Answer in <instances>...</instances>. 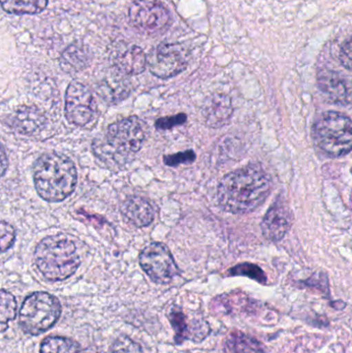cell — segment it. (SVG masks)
<instances>
[{
	"label": "cell",
	"instance_id": "obj_1",
	"mask_svg": "<svg viewBox=\"0 0 352 353\" xmlns=\"http://www.w3.org/2000/svg\"><path fill=\"white\" fill-rule=\"evenodd\" d=\"M270 175L260 165H249L223 176L217 199L225 211L246 214L256 211L272 191Z\"/></svg>",
	"mask_w": 352,
	"mask_h": 353
},
{
	"label": "cell",
	"instance_id": "obj_2",
	"mask_svg": "<svg viewBox=\"0 0 352 353\" xmlns=\"http://www.w3.org/2000/svg\"><path fill=\"white\" fill-rule=\"evenodd\" d=\"M146 136L145 122L132 116L111 124L105 134H99L93 142V152L107 167L119 169L132 161Z\"/></svg>",
	"mask_w": 352,
	"mask_h": 353
},
{
	"label": "cell",
	"instance_id": "obj_3",
	"mask_svg": "<svg viewBox=\"0 0 352 353\" xmlns=\"http://www.w3.org/2000/svg\"><path fill=\"white\" fill-rule=\"evenodd\" d=\"M33 181L41 199L58 203L72 194L78 173L70 157L61 153H45L33 165Z\"/></svg>",
	"mask_w": 352,
	"mask_h": 353
},
{
	"label": "cell",
	"instance_id": "obj_4",
	"mask_svg": "<svg viewBox=\"0 0 352 353\" xmlns=\"http://www.w3.org/2000/svg\"><path fill=\"white\" fill-rule=\"evenodd\" d=\"M34 261L41 275L50 281L72 277L81 263L76 245L61 234L43 239L35 247Z\"/></svg>",
	"mask_w": 352,
	"mask_h": 353
},
{
	"label": "cell",
	"instance_id": "obj_5",
	"mask_svg": "<svg viewBox=\"0 0 352 353\" xmlns=\"http://www.w3.org/2000/svg\"><path fill=\"white\" fill-rule=\"evenodd\" d=\"M316 146L328 157L337 159L352 150V121L337 112H327L320 116L313 126Z\"/></svg>",
	"mask_w": 352,
	"mask_h": 353
},
{
	"label": "cell",
	"instance_id": "obj_6",
	"mask_svg": "<svg viewBox=\"0 0 352 353\" xmlns=\"http://www.w3.org/2000/svg\"><path fill=\"white\" fill-rule=\"evenodd\" d=\"M61 315V305L53 294L45 292L29 294L19 312V323L25 333L39 336L53 327Z\"/></svg>",
	"mask_w": 352,
	"mask_h": 353
},
{
	"label": "cell",
	"instance_id": "obj_7",
	"mask_svg": "<svg viewBox=\"0 0 352 353\" xmlns=\"http://www.w3.org/2000/svg\"><path fill=\"white\" fill-rule=\"evenodd\" d=\"M138 259L143 271L155 283H169L179 273L171 251L163 243L153 242L147 245Z\"/></svg>",
	"mask_w": 352,
	"mask_h": 353
},
{
	"label": "cell",
	"instance_id": "obj_8",
	"mask_svg": "<svg viewBox=\"0 0 352 353\" xmlns=\"http://www.w3.org/2000/svg\"><path fill=\"white\" fill-rule=\"evenodd\" d=\"M188 61L189 53L180 43H161L148 56L149 70L161 79L177 76L187 68Z\"/></svg>",
	"mask_w": 352,
	"mask_h": 353
},
{
	"label": "cell",
	"instance_id": "obj_9",
	"mask_svg": "<svg viewBox=\"0 0 352 353\" xmlns=\"http://www.w3.org/2000/svg\"><path fill=\"white\" fill-rule=\"evenodd\" d=\"M130 19L136 28L149 34L167 30L172 21L167 8L151 0H136L130 8Z\"/></svg>",
	"mask_w": 352,
	"mask_h": 353
},
{
	"label": "cell",
	"instance_id": "obj_10",
	"mask_svg": "<svg viewBox=\"0 0 352 353\" xmlns=\"http://www.w3.org/2000/svg\"><path fill=\"white\" fill-rule=\"evenodd\" d=\"M94 114L92 93L86 85L74 81L68 87L65 94V117L70 124L87 125Z\"/></svg>",
	"mask_w": 352,
	"mask_h": 353
},
{
	"label": "cell",
	"instance_id": "obj_11",
	"mask_svg": "<svg viewBox=\"0 0 352 353\" xmlns=\"http://www.w3.org/2000/svg\"><path fill=\"white\" fill-rule=\"evenodd\" d=\"M293 225V213L282 197L271 205L262 222V234L267 240L278 242L287 236Z\"/></svg>",
	"mask_w": 352,
	"mask_h": 353
},
{
	"label": "cell",
	"instance_id": "obj_12",
	"mask_svg": "<svg viewBox=\"0 0 352 353\" xmlns=\"http://www.w3.org/2000/svg\"><path fill=\"white\" fill-rule=\"evenodd\" d=\"M47 123L45 114L35 105H21L10 117L12 130L23 136H33Z\"/></svg>",
	"mask_w": 352,
	"mask_h": 353
},
{
	"label": "cell",
	"instance_id": "obj_13",
	"mask_svg": "<svg viewBox=\"0 0 352 353\" xmlns=\"http://www.w3.org/2000/svg\"><path fill=\"white\" fill-rule=\"evenodd\" d=\"M231 99L225 94H213L205 101L202 108L203 117L211 128L227 125L233 115Z\"/></svg>",
	"mask_w": 352,
	"mask_h": 353
},
{
	"label": "cell",
	"instance_id": "obj_14",
	"mask_svg": "<svg viewBox=\"0 0 352 353\" xmlns=\"http://www.w3.org/2000/svg\"><path fill=\"white\" fill-rule=\"evenodd\" d=\"M121 214L128 223L136 228H146L154 220V209L144 197H128L121 205Z\"/></svg>",
	"mask_w": 352,
	"mask_h": 353
},
{
	"label": "cell",
	"instance_id": "obj_15",
	"mask_svg": "<svg viewBox=\"0 0 352 353\" xmlns=\"http://www.w3.org/2000/svg\"><path fill=\"white\" fill-rule=\"evenodd\" d=\"M113 63L122 74L136 76L146 70L148 57L138 46H130L114 54Z\"/></svg>",
	"mask_w": 352,
	"mask_h": 353
},
{
	"label": "cell",
	"instance_id": "obj_16",
	"mask_svg": "<svg viewBox=\"0 0 352 353\" xmlns=\"http://www.w3.org/2000/svg\"><path fill=\"white\" fill-rule=\"evenodd\" d=\"M318 83L320 90L328 97L329 101L339 105H346L349 103L351 97L349 87L338 72L330 70H320Z\"/></svg>",
	"mask_w": 352,
	"mask_h": 353
},
{
	"label": "cell",
	"instance_id": "obj_17",
	"mask_svg": "<svg viewBox=\"0 0 352 353\" xmlns=\"http://www.w3.org/2000/svg\"><path fill=\"white\" fill-rule=\"evenodd\" d=\"M60 66L65 72H76L86 68L89 53L86 48L79 43L70 46L60 57Z\"/></svg>",
	"mask_w": 352,
	"mask_h": 353
},
{
	"label": "cell",
	"instance_id": "obj_18",
	"mask_svg": "<svg viewBox=\"0 0 352 353\" xmlns=\"http://www.w3.org/2000/svg\"><path fill=\"white\" fill-rule=\"evenodd\" d=\"M225 350L227 353H266L258 340L241 333L229 336Z\"/></svg>",
	"mask_w": 352,
	"mask_h": 353
},
{
	"label": "cell",
	"instance_id": "obj_19",
	"mask_svg": "<svg viewBox=\"0 0 352 353\" xmlns=\"http://www.w3.org/2000/svg\"><path fill=\"white\" fill-rule=\"evenodd\" d=\"M4 12L12 14H35L43 12L48 0H1Z\"/></svg>",
	"mask_w": 352,
	"mask_h": 353
},
{
	"label": "cell",
	"instance_id": "obj_20",
	"mask_svg": "<svg viewBox=\"0 0 352 353\" xmlns=\"http://www.w3.org/2000/svg\"><path fill=\"white\" fill-rule=\"evenodd\" d=\"M41 353H85L80 344L65 337H48L41 342Z\"/></svg>",
	"mask_w": 352,
	"mask_h": 353
},
{
	"label": "cell",
	"instance_id": "obj_21",
	"mask_svg": "<svg viewBox=\"0 0 352 353\" xmlns=\"http://www.w3.org/2000/svg\"><path fill=\"white\" fill-rule=\"evenodd\" d=\"M169 321L175 331L176 344H182L185 340L191 338V330L187 325V317L179 307H173L169 313Z\"/></svg>",
	"mask_w": 352,
	"mask_h": 353
},
{
	"label": "cell",
	"instance_id": "obj_22",
	"mask_svg": "<svg viewBox=\"0 0 352 353\" xmlns=\"http://www.w3.org/2000/svg\"><path fill=\"white\" fill-rule=\"evenodd\" d=\"M0 310H1V332L4 333L8 329V323L14 321L17 315V301L14 296L10 292H6V290H1V305H0Z\"/></svg>",
	"mask_w": 352,
	"mask_h": 353
},
{
	"label": "cell",
	"instance_id": "obj_23",
	"mask_svg": "<svg viewBox=\"0 0 352 353\" xmlns=\"http://www.w3.org/2000/svg\"><path fill=\"white\" fill-rule=\"evenodd\" d=\"M229 275L246 276V277L251 278L262 284L267 282L264 271L258 265H252V263H242V265H236L233 269L229 270Z\"/></svg>",
	"mask_w": 352,
	"mask_h": 353
},
{
	"label": "cell",
	"instance_id": "obj_24",
	"mask_svg": "<svg viewBox=\"0 0 352 353\" xmlns=\"http://www.w3.org/2000/svg\"><path fill=\"white\" fill-rule=\"evenodd\" d=\"M196 153L192 150L184 151L177 154L167 155L163 157V161L169 167H178L180 165H187L196 161Z\"/></svg>",
	"mask_w": 352,
	"mask_h": 353
},
{
	"label": "cell",
	"instance_id": "obj_25",
	"mask_svg": "<svg viewBox=\"0 0 352 353\" xmlns=\"http://www.w3.org/2000/svg\"><path fill=\"white\" fill-rule=\"evenodd\" d=\"M0 234H1V251L6 252L8 249L14 244V240H16V230L10 225V223L6 221H1L0 224Z\"/></svg>",
	"mask_w": 352,
	"mask_h": 353
},
{
	"label": "cell",
	"instance_id": "obj_26",
	"mask_svg": "<svg viewBox=\"0 0 352 353\" xmlns=\"http://www.w3.org/2000/svg\"><path fill=\"white\" fill-rule=\"evenodd\" d=\"M187 121V116L185 114H178L171 117L161 118L155 122V126L158 130H169L176 126L183 125Z\"/></svg>",
	"mask_w": 352,
	"mask_h": 353
},
{
	"label": "cell",
	"instance_id": "obj_27",
	"mask_svg": "<svg viewBox=\"0 0 352 353\" xmlns=\"http://www.w3.org/2000/svg\"><path fill=\"white\" fill-rule=\"evenodd\" d=\"M339 57L343 66L347 70H352V37L343 43Z\"/></svg>",
	"mask_w": 352,
	"mask_h": 353
}]
</instances>
